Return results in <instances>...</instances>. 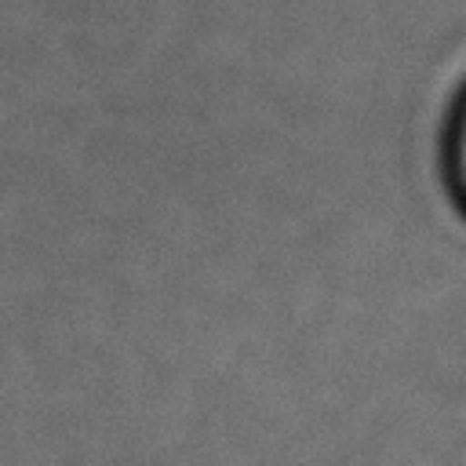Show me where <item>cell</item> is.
I'll list each match as a JSON object with an SVG mask.
<instances>
[{
    "label": "cell",
    "instance_id": "1",
    "mask_svg": "<svg viewBox=\"0 0 466 466\" xmlns=\"http://www.w3.org/2000/svg\"><path fill=\"white\" fill-rule=\"evenodd\" d=\"M444 175L448 186L459 200V208L466 211V87L459 91L451 113H448V127H444Z\"/></svg>",
    "mask_w": 466,
    "mask_h": 466
}]
</instances>
